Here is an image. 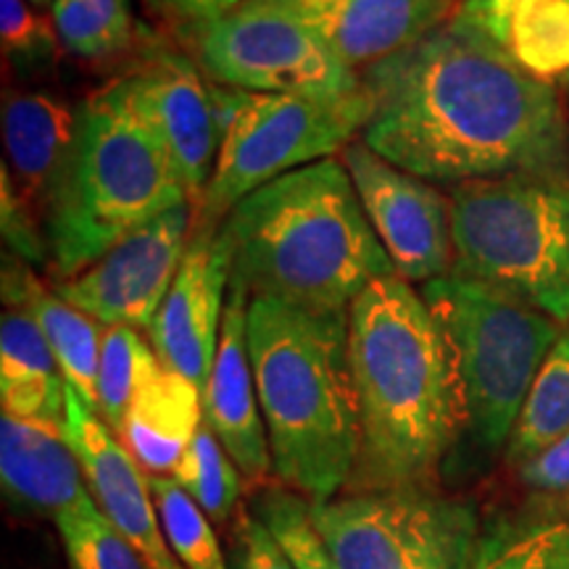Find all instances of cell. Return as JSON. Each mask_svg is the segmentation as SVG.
Listing matches in <instances>:
<instances>
[{"label":"cell","instance_id":"4fadbf2b","mask_svg":"<svg viewBox=\"0 0 569 569\" xmlns=\"http://www.w3.org/2000/svg\"><path fill=\"white\" fill-rule=\"evenodd\" d=\"M117 82L132 111L167 148L190 203L198 206L219 151L209 77L188 53L151 38Z\"/></svg>","mask_w":569,"mask_h":569},{"label":"cell","instance_id":"3957f363","mask_svg":"<svg viewBox=\"0 0 569 569\" xmlns=\"http://www.w3.org/2000/svg\"><path fill=\"white\" fill-rule=\"evenodd\" d=\"M248 356L277 480L330 501L351 482L361 451L348 309L253 296Z\"/></svg>","mask_w":569,"mask_h":569},{"label":"cell","instance_id":"f546056e","mask_svg":"<svg viewBox=\"0 0 569 569\" xmlns=\"http://www.w3.org/2000/svg\"><path fill=\"white\" fill-rule=\"evenodd\" d=\"M53 522L71 569H151L146 557L106 519L96 498Z\"/></svg>","mask_w":569,"mask_h":569},{"label":"cell","instance_id":"44dd1931","mask_svg":"<svg viewBox=\"0 0 569 569\" xmlns=\"http://www.w3.org/2000/svg\"><path fill=\"white\" fill-rule=\"evenodd\" d=\"M201 425L203 390L161 367L132 398L117 436L148 475H169Z\"/></svg>","mask_w":569,"mask_h":569},{"label":"cell","instance_id":"e575fe53","mask_svg":"<svg viewBox=\"0 0 569 569\" xmlns=\"http://www.w3.org/2000/svg\"><path fill=\"white\" fill-rule=\"evenodd\" d=\"M519 480L543 493H569V432L538 457L519 465Z\"/></svg>","mask_w":569,"mask_h":569},{"label":"cell","instance_id":"83f0119b","mask_svg":"<svg viewBox=\"0 0 569 569\" xmlns=\"http://www.w3.org/2000/svg\"><path fill=\"white\" fill-rule=\"evenodd\" d=\"M172 478L184 493L206 511L211 522L224 525L238 509L240 469L219 443L209 425L198 427L193 443L172 469Z\"/></svg>","mask_w":569,"mask_h":569},{"label":"cell","instance_id":"6da1fadb","mask_svg":"<svg viewBox=\"0 0 569 569\" xmlns=\"http://www.w3.org/2000/svg\"><path fill=\"white\" fill-rule=\"evenodd\" d=\"M372 117L361 140L427 182L569 180V124L551 82L451 19L361 71Z\"/></svg>","mask_w":569,"mask_h":569},{"label":"cell","instance_id":"8d00e7d4","mask_svg":"<svg viewBox=\"0 0 569 569\" xmlns=\"http://www.w3.org/2000/svg\"><path fill=\"white\" fill-rule=\"evenodd\" d=\"M519 3H522V0H461L457 17L453 19L482 32L486 38L496 40L498 46L507 48L509 21Z\"/></svg>","mask_w":569,"mask_h":569},{"label":"cell","instance_id":"d590c367","mask_svg":"<svg viewBox=\"0 0 569 569\" xmlns=\"http://www.w3.org/2000/svg\"><path fill=\"white\" fill-rule=\"evenodd\" d=\"M246 3L248 0H148V6L167 21H172L182 34L224 19L227 13L238 11Z\"/></svg>","mask_w":569,"mask_h":569},{"label":"cell","instance_id":"ac0fdd59","mask_svg":"<svg viewBox=\"0 0 569 569\" xmlns=\"http://www.w3.org/2000/svg\"><path fill=\"white\" fill-rule=\"evenodd\" d=\"M0 482L13 503L53 519L92 501L63 430L11 415L0 417Z\"/></svg>","mask_w":569,"mask_h":569},{"label":"cell","instance_id":"d6a6232c","mask_svg":"<svg viewBox=\"0 0 569 569\" xmlns=\"http://www.w3.org/2000/svg\"><path fill=\"white\" fill-rule=\"evenodd\" d=\"M0 230H3L6 251H11V256L27 264H51L42 217L19 193L6 163L0 169Z\"/></svg>","mask_w":569,"mask_h":569},{"label":"cell","instance_id":"4316f807","mask_svg":"<svg viewBox=\"0 0 569 569\" xmlns=\"http://www.w3.org/2000/svg\"><path fill=\"white\" fill-rule=\"evenodd\" d=\"M161 369L153 346L132 327H103L98 365V417L119 432L132 398Z\"/></svg>","mask_w":569,"mask_h":569},{"label":"cell","instance_id":"603a6c76","mask_svg":"<svg viewBox=\"0 0 569 569\" xmlns=\"http://www.w3.org/2000/svg\"><path fill=\"white\" fill-rule=\"evenodd\" d=\"M469 569H569V517H496L480 530Z\"/></svg>","mask_w":569,"mask_h":569},{"label":"cell","instance_id":"8992f818","mask_svg":"<svg viewBox=\"0 0 569 569\" xmlns=\"http://www.w3.org/2000/svg\"><path fill=\"white\" fill-rule=\"evenodd\" d=\"M453 269L569 325V180L498 177L453 184Z\"/></svg>","mask_w":569,"mask_h":569},{"label":"cell","instance_id":"7402d4cb","mask_svg":"<svg viewBox=\"0 0 569 569\" xmlns=\"http://www.w3.org/2000/svg\"><path fill=\"white\" fill-rule=\"evenodd\" d=\"M0 403L3 415L63 430L67 380L38 322L6 306L0 319Z\"/></svg>","mask_w":569,"mask_h":569},{"label":"cell","instance_id":"1f68e13d","mask_svg":"<svg viewBox=\"0 0 569 569\" xmlns=\"http://www.w3.org/2000/svg\"><path fill=\"white\" fill-rule=\"evenodd\" d=\"M0 42L6 63L19 71L53 67L61 51L56 27L27 0H0Z\"/></svg>","mask_w":569,"mask_h":569},{"label":"cell","instance_id":"8fae6325","mask_svg":"<svg viewBox=\"0 0 569 569\" xmlns=\"http://www.w3.org/2000/svg\"><path fill=\"white\" fill-rule=\"evenodd\" d=\"M193 227L196 206H174L119 240L84 272L59 280L56 293L103 327L151 330L188 253Z\"/></svg>","mask_w":569,"mask_h":569},{"label":"cell","instance_id":"7a4b0ae2","mask_svg":"<svg viewBox=\"0 0 569 569\" xmlns=\"http://www.w3.org/2000/svg\"><path fill=\"white\" fill-rule=\"evenodd\" d=\"M361 451L356 490L430 486L465 430L459 377L430 306L398 274L348 309Z\"/></svg>","mask_w":569,"mask_h":569},{"label":"cell","instance_id":"836d02e7","mask_svg":"<svg viewBox=\"0 0 569 569\" xmlns=\"http://www.w3.org/2000/svg\"><path fill=\"white\" fill-rule=\"evenodd\" d=\"M232 569H296L280 549L272 532L253 511H243L234 525V565Z\"/></svg>","mask_w":569,"mask_h":569},{"label":"cell","instance_id":"2e32d148","mask_svg":"<svg viewBox=\"0 0 569 569\" xmlns=\"http://www.w3.org/2000/svg\"><path fill=\"white\" fill-rule=\"evenodd\" d=\"M288 11L353 71L401 53L457 17L461 0H256Z\"/></svg>","mask_w":569,"mask_h":569},{"label":"cell","instance_id":"30bf717a","mask_svg":"<svg viewBox=\"0 0 569 569\" xmlns=\"http://www.w3.org/2000/svg\"><path fill=\"white\" fill-rule=\"evenodd\" d=\"M213 84L280 96H346L365 88L309 27L288 11L248 0L224 19L184 34Z\"/></svg>","mask_w":569,"mask_h":569},{"label":"cell","instance_id":"cb8c5ba5","mask_svg":"<svg viewBox=\"0 0 569 569\" xmlns=\"http://www.w3.org/2000/svg\"><path fill=\"white\" fill-rule=\"evenodd\" d=\"M569 432V332H565L546 356L543 367L522 411H519L515 432L507 446V457L511 465H525L540 451L557 443Z\"/></svg>","mask_w":569,"mask_h":569},{"label":"cell","instance_id":"d4e9b609","mask_svg":"<svg viewBox=\"0 0 569 569\" xmlns=\"http://www.w3.org/2000/svg\"><path fill=\"white\" fill-rule=\"evenodd\" d=\"M51 13L61 48L74 59H113L138 42L130 0H56Z\"/></svg>","mask_w":569,"mask_h":569},{"label":"cell","instance_id":"9a60e30c","mask_svg":"<svg viewBox=\"0 0 569 569\" xmlns=\"http://www.w3.org/2000/svg\"><path fill=\"white\" fill-rule=\"evenodd\" d=\"M63 436L80 459L98 509L146 557L151 569H184L163 538L151 482L117 432L67 386Z\"/></svg>","mask_w":569,"mask_h":569},{"label":"cell","instance_id":"9c48e42d","mask_svg":"<svg viewBox=\"0 0 569 569\" xmlns=\"http://www.w3.org/2000/svg\"><path fill=\"white\" fill-rule=\"evenodd\" d=\"M309 511L340 569H469L480 536L475 509L430 486L356 490Z\"/></svg>","mask_w":569,"mask_h":569},{"label":"cell","instance_id":"5bb4252c","mask_svg":"<svg viewBox=\"0 0 569 569\" xmlns=\"http://www.w3.org/2000/svg\"><path fill=\"white\" fill-rule=\"evenodd\" d=\"M232 248L219 224H196L180 272L148 330L161 367L188 377L198 388L209 382L222 332Z\"/></svg>","mask_w":569,"mask_h":569},{"label":"cell","instance_id":"f35d334b","mask_svg":"<svg viewBox=\"0 0 569 569\" xmlns=\"http://www.w3.org/2000/svg\"><path fill=\"white\" fill-rule=\"evenodd\" d=\"M565 82H567V90H569V77H567V80H565Z\"/></svg>","mask_w":569,"mask_h":569},{"label":"cell","instance_id":"484cf974","mask_svg":"<svg viewBox=\"0 0 569 569\" xmlns=\"http://www.w3.org/2000/svg\"><path fill=\"white\" fill-rule=\"evenodd\" d=\"M507 51L538 80H567L569 0H522L511 13Z\"/></svg>","mask_w":569,"mask_h":569},{"label":"cell","instance_id":"5b68a950","mask_svg":"<svg viewBox=\"0 0 569 569\" xmlns=\"http://www.w3.org/2000/svg\"><path fill=\"white\" fill-rule=\"evenodd\" d=\"M180 203L190 198L167 148L113 80L80 103L74 142L48 196L42 222L51 267L69 280Z\"/></svg>","mask_w":569,"mask_h":569},{"label":"cell","instance_id":"52a82bcc","mask_svg":"<svg viewBox=\"0 0 569 569\" xmlns=\"http://www.w3.org/2000/svg\"><path fill=\"white\" fill-rule=\"evenodd\" d=\"M419 293L451 348L465 430L480 451H501L546 356L565 336L561 325L457 272L425 282Z\"/></svg>","mask_w":569,"mask_h":569},{"label":"cell","instance_id":"74e56055","mask_svg":"<svg viewBox=\"0 0 569 569\" xmlns=\"http://www.w3.org/2000/svg\"><path fill=\"white\" fill-rule=\"evenodd\" d=\"M30 3H34V6H53L56 0H30Z\"/></svg>","mask_w":569,"mask_h":569},{"label":"cell","instance_id":"f1b7e54d","mask_svg":"<svg viewBox=\"0 0 569 569\" xmlns=\"http://www.w3.org/2000/svg\"><path fill=\"white\" fill-rule=\"evenodd\" d=\"M148 482L174 559H180L184 569H230L206 511L177 486L172 475H148Z\"/></svg>","mask_w":569,"mask_h":569},{"label":"cell","instance_id":"e0dca14e","mask_svg":"<svg viewBox=\"0 0 569 569\" xmlns=\"http://www.w3.org/2000/svg\"><path fill=\"white\" fill-rule=\"evenodd\" d=\"M248 303L251 293L230 280L217 359L203 388V422L230 453L240 475L259 482L272 469V451L248 356Z\"/></svg>","mask_w":569,"mask_h":569},{"label":"cell","instance_id":"4dcf8cb0","mask_svg":"<svg viewBox=\"0 0 569 569\" xmlns=\"http://www.w3.org/2000/svg\"><path fill=\"white\" fill-rule=\"evenodd\" d=\"M253 515L267 525L296 569H340L311 522L309 498L290 488L261 490Z\"/></svg>","mask_w":569,"mask_h":569},{"label":"cell","instance_id":"d6986e66","mask_svg":"<svg viewBox=\"0 0 569 569\" xmlns=\"http://www.w3.org/2000/svg\"><path fill=\"white\" fill-rule=\"evenodd\" d=\"M80 122V106L48 90L3 92V140L9 172L34 211L46 213L56 177L67 161ZM46 224V222H42Z\"/></svg>","mask_w":569,"mask_h":569},{"label":"cell","instance_id":"277c9868","mask_svg":"<svg viewBox=\"0 0 569 569\" xmlns=\"http://www.w3.org/2000/svg\"><path fill=\"white\" fill-rule=\"evenodd\" d=\"M232 282L309 309H351L393 261L369 224L351 174L325 159L277 177L222 219Z\"/></svg>","mask_w":569,"mask_h":569},{"label":"cell","instance_id":"ffe728a7","mask_svg":"<svg viewBox=\"0 0 569 569\" xmlns=\"http://www.w3.org/2000/svg\"><path fill=\"white\" fill-rule=\"evenodd\" d=\"M3 303L27 311L46 336L59 361L67 386L98 411V365H101L103 327L80 309L48 293L46 284L32 274L27 261L3 256Z\"/></svg>","mask_w":569,"mask_h":569},{"label":"cell","instance_id":"7c38bea8","mask_svg":"<svg viewBox=\"0 0 569 569\" xmlns=\"http://www.w3.org/2000/svg\"><path fill=\"white\" fill-rule=\"evenodd\" d=\"M372 230L407 282H430L453 269L451 203L422 177L403 172L356 138L340 153Z\"/></svg>","mask_w":569,"mask_h":569},{"label":"cell","instance_id":"ba28073f","mask_svg":"<svg viewBox=\"0 0 569 569\" xmlns=\"http://www.w3.org/2000/svg\"><path fill=\"white\" fill-rule=\"evenodd\" d=\"M219 151L196 224H222L243 198L277 177L336 159L372 117L367 88L346 96H280L211 82Z\"/></svg>","mask_w":569,"mask_h":569}]
</instances>
